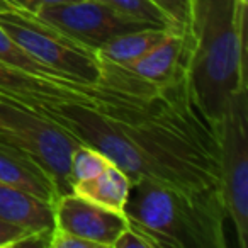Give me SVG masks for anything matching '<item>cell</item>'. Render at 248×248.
Masks as SVG:
<instances>
[{
    "label": "cell",
    "instance_id": "9c48e42d",
    "mask_svg": "<svg viewBox=\"0 0 248 248\" xmlns=\"http://www.w3.org/2000/svg\"><path fill=\"white\" fill-rule=\"evenodd\" d=\"M128 226L124 213L106 209L75 192H66L55 202V228L95 243L99 248H112V243Z\"/></svg>",
    "mask_w": 248,
    "mask_h": 248
},
{
    "label": "cell",
    "instance_id": "ac0fdd59",
    "mask_svg": "<svg viewBox=\"0 0 248 248\" xmlns=\"http://www.w3.org/2000/svg\"><path fill=\"white\" fill-rule=\"evenodd\" d=\"M49 248H99L95 243L89 240L78 238L72 233L53 226L51 236H49Z\"/></svg>",
    "mask_w": 248,
    "mask_h": 248
},
{
    "label": "cell",
    "instance_id": "52a82bcc",
    "mask_svg": "<svg viewBox=\"0 0 248 248\" xmlns=\"http://www.w3.org/2000/svg\"><path fill=\"white\" fill-rule=\"evenodd\" d=\"M219 190L240 248H248V89L228 99L217 128Z\"/></svg>",
    "mask_w": 248,
    "mask_h": 248
},
{
    "label": "cell",
    "instance_id": "44dd1931",
    "mask_svg": "<svg viewBox=\"0 0 248 248\" xmlns=\"http://www.w3.org/2000/svg\"><path fill=\"white\" fill-rule=\"evenodd\" d=\"M16 5H17V2H16V0H0V12L16 7Z\"/></svg>",
    "mask_w": 248,
    "mask_h": 248
},
{
    "label": "cell",
    "instance_id": "4fadbf2b",
    "mask_svg": "<svg viewBox=\"0 0 248 248\" xmlns=\"http://www.w3.org/2000/svg\"><path fill=\"white\" fill-rule=\"evenodd\" d=\"M129 189L131 179L114 163H110L99 175L80 180L72 186V192H75L77 196L116 213H124Z\"/></svg>",
    "mask_w": 248,
    "mask_h": 248
},
{
    "label": "cell",
    "instance_id": "6da1fadb",
    "mask_svg": "<svg viewBox=\"0 0 248 248\" xmlns=\"http://www.w3.org/2000/svg\"><path fill=\"white\" fill-rule=\"evenodd\" d=\"M38 112L104 153L131 182L145 177L186 194L219 189L217 135L194 104L187 70L145 100Z\"/></svg>",
    "mask_w": 248,
    "mask_h": 248
},
{
    "label": "cell",
    "instance_id": "2e32d148",
    "mask_svg": "<svg viewBox=\"0 0 248 248\" xmlns=\"http://www.w3.org/2000/svg\"><path fill=\"white\" fill-rule=\"evenodd\" d=\"M99 2H104L121 14L129 16L138 21H145L150 24L162 26V28H179L152 0H99Z\"/></svg>",
    "mask_w": 248,
    "mask_h": 248
},
{
    "label": "cell",
    "instance_id": "e0dca14e",
    "mask_svg": "<svg viewBox=\"0 0 248 248\" xmlns=\"http://www.w3.org/2000/svg\"><path fill=\"white\" fill-rule=\"evenodd\" d=\"M179 26L180 29H190L192 22V0H152Z\"/></svg>",
    "mask_w": 248,
    "mask_h": 248
},
{
    "label": "cell",
    "instance_id": "7a4b0ae2",
    "mask_svg": "<svg viewBox=\"0 0 248 248\" xmlns=\"http://www.w3.org/2000/svg\"><path fill=\"white\" fill-rule=\"evenodd\" d=\"M247 9L234 0H192L189 89L216 135L228 99L248 89Z\"/></svg>",
    "mask_w": 248,
    "mask_h": 248
},
{
    "label": "cell",
    "instance_id": "5bb4252c",
    "mask_svg": "<svg viewBox=\"0 0 248 248\" xmlns=\"http://www.w3.org/2000/svg\"><path fill=\"white\" fill-rule=\"evenodd\" d=\"M173 29L179 28H148L119 34L100 46L97 53L104 62L126 68L133 62L145 56L156 45H160Z\"/></svg>",
    "mask_w": 248,
    "mask_h": 248
},
{
    "label": "cell",
    "instance_id": "7402d4cb",
    "mask_svg": "<svg viewBox=\"0 0 248 248\" xmlns=\"http://www.w3.org/2000/svg\"><path fill=\"white\" fill-rule=\"evenodd\" d=\"M234 2H238V4H243V5H248V0H234Z\"/></svg>",
    "mask_w": 248,
    "mask_h": 248
},
{
    "label": "cell",
    "instance_id": "30bf717a",
    "mask_svg": "<svg viewBox=\"0 0 248 248\" xmlns=\"http://www.w3.org/2000/svg\"><path fill=\"white\" fill-rule=\"evenodd\" d=\"M190 31L173 29L160 45L145 56L126 66V70L156 87L173 82L189 66Z\"/></svg>",
    "mask_w": 248,
    "mask_h": 248
},
{
    "label": "cell",
    "instance_id": "d6986e66",
    "mask_svg": "<svg viewBox=\"0 0 248 248\" xmlns=\"http://www.w3.org/2000/svg\"><path fill=\"white\" fill-rule=\"evenodd\" d=\"M26 233H29V231L0 219V248H14L16 241L24 236Z\"/></svg>",
    "mask_w": 248,
    "mask_h": 248
},
{
    "label": "cell",
    "instance_id": "ba28073f",
    "mask_svg": "<svg viewBox=\"0 0 248 248\" xmlns=\"http://www.w3.org/2000/svg\"><path fill=\"white\" fill-rule=\"evenodd\" d=\"M34 14L95 51L119 34L148 28H162L121 14L99 0H80L75 4L45 7Z\"/></svg>",
    "mask_w": 248,
    "mask_h": 248
},
{
    "label": "cell",
    "instance_id": "277c9868",
    "mask_svg": "<svg viewBox=\"0 0 248 248\" xmlns=\"http://www.w3.org/2000/svg\"><path fill=\"white\" fill-rule=\"evenodd\" d=\"M112 65V63H110ZM160 87L112 65L109 80L102 83L56 82L41 78L0 62V102L39 110L63 104H123L150 99Z\"/></svg>",
    "mask_w": 248,
    "mask_h": 248
},
{
    "label": "cell",
    "instance_id": "9a60e30c",
    "mask_svg": "<svg viewBox=\"0 0 248 248\" xmlns=\"http://www.w3.org/2000/svg\"><path fill=\"white\" fill-rule=\"evenodd\" d=\"M110 160L97 148L89 145H80L75 148L70 158V184L92 179L110 165Z\"/></svg>",
    "mask_w": 248,
    "mask_h": 248
},
{
    "label": "cell",
    "instance_id": "5b68a950",
    "mask_svg": "<svg viewBox=\"0 0 248 248\" xmlns=\"http://www.w3.org/2000/svg\"><path fill=\"white\" fill-rule=\"evenodd\" d=\"M0 28L36 60L73 80L102 83L109 80L112 65L95 49L82 45L38 14L16 7L0 12Z\"/></svg>",
    "mask_w": 248,
    "mask_h": 248
},
{
    "label": "cell",
    "instance_id": "3957f363",
    "mask_svg": "<svg viewBox=\"0 0 248 248\" xmlns=\"http://www.w3.org/2000/svg\"><path fill=\"white\" fill-rule=\"evenodd\" d=\"M124 214L156 248H224L228 217L219 189L186 194L150 179L133 180Z\"/></svg>",
    "mask_w": 248,
    "mask_h": 248
},
{
    "label": "cell",
    "instance_id": "8fae6325",
    "mask_svg": "<svg viewBox=\"0 0 248 248\" xmlns=\"http://www.w3.org/2000/svg\"><path fill=\"white\" fill-rule=\"evenodd\" d=\"M0 219L26 231L53 230L55 206L34 194L0 182Z\"/></svg>",
    "mask_w": 248,
    "mask_h": 248
},
{
    "label": "cell",
    "instance_id": "8992f818",
    "mask_svg": "<svg viewBox=\"0 0 248 248\" xmlns=\"http://www.w3.org/2000/svg\"><path fill=\"white\" fill-rule=\"evenodd\" d=\"M0 141L24 153L45 170L60 196L72 192L70 158L82 143L63 126L38 110L0 102Z\"/></svg>",
    "mask_w": 248,
    "mask_h": 248
},
{
    "label": "cell",
    "instance_id": "7c38bea8",
    "mask_svg": "<svg viewBox=\"0 0 248 248\" xmlns=\"http://www.w3.org/2000/svg\"><path fill=\"white\" fill-rule=\"evenodd\" d=\"M0 182L31 192L55 206L60 190L53 179L24 153L0 141Z\"/></svg>",
    "mask_w": 248,
    "mask_h": 248
},
{
    "label": "cell",
    "instance_id": "ffe728a7",
    "mask_svg": "<svg viewBox=\"0 0 248 248\" xmlns=\"http://www.w3.org/2000/svg\"><path fill=\"white\" fill-rule=\"evenodd\" d=\"M19 7L26 9L29 12H38L45 7H55V5H66V4H75L80 0H16Z\"/></svg>",
    "mask_w": 248,
    "mask_h": 248
}]
</instances>
